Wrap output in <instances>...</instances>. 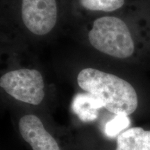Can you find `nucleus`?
<instances>
[{
  "label": "nucleus",
  "mask_w": 150,
  "mask_h": 150,
  "mask_svg": "<svg viewBox=\"0 0 150 150\" xmlns=\"http://www.w3.org/2000/svg\"><path fill=\"white\" fill-rule=\"evenodd\" d=\"M76 80L81 88L116 115L128 116L138 107L136 90L128 81L115 74L88 67L80 71Z\"/></svg>",
  "instance_id": "1"
},
{
  "label": "nucleus",
  "mask_w": 150,
  "mask_h": 150,
  "mask_svg": "<svg viewBox=\"0 0 150 150\" xmlns=\"http://www.w3.org/2000/svg\"><path fill=\"white\" fill-rule=\"evenodd\" d=\"M88 40L95 50L117 59H127L134 52V42L128 26L117 17L96 19L88 33Z\"/></svg>",
  "instance_id": "2"
},
{
  "label": "nucleus",
  "mask_w": 150,
  "mask_h": 150,
  "mask_svg": "<svg viewBox=\"0 0 150 150\" xmlns=\"http://www.w3.org/2000/svg\"><path fill=\"white\" fill-rule=\"evenodd\" d=\"M0 86L17 100L38 105L45 97V83L41 73L34 69H19L4 74Z\"/></svg>",
  "instance_id": "3"
},
{
  "label": "nucleus",
  "mask_w": 150,
  "mask_h": 150,
  "mask_svg": "<svg viewBox=\"0 0 150 150\" xmlns=\"http://www.w3.org/2000/svg\"><path fill=\"white\" fill-rule=\"evenodd\" d=\"M21 13L24 25L37 35L47 34L57 22L56 0H22Z\"/></svg>",
  "instance_id": "4"
},
{
  "label": "nucleus",
  "mask_w": 150,
  "mask_h": 150,
  "mask_svg": "<svg viewBox=\"0 0 150 150\" xmlns=\"http://www.w3.org/2000/svg\"><path fill=\"white\" fill-rule=\"evenodd\" d=\"M19 131L33 150H61L57 142L46 130L40 119L34 115H26L19 121Z\"/></svg>",
  "instance_id": "5"
},
{
  "label": "nucleus",
  "mask_w": 150,
  "mask_h": 150,
  "mask_svg": "<svg viewBox=\"0 0 150 150\" xmlns=\"http://www.w3.org/2000/svg\"><path fill=\"white\" fill-rule=\"evenodd\" d=\"M115 150H150V131L133 127L121 133Z\"/></svg>",
  "instance_id": "6"
},
{
  "label": "nucleus",
  "mask_w": 150,
  "mask_h": 150,
  "mask_svg": "<svg viewBox=\"0 0 150 150\" xmlns=\"http://www.w3.org/2000/svg\"><path fill=\"white\" fill-rule=\"evenodd\" d=\"M100 101L91 95H79L74 99V111L83 121H92L97 117V110L102 107Z\"/></svg>",
  "instance_id": "7"
},
{
  "label": "nucleus",
  "mask_w": 150,
  "mask_h": 150,
  "mask_svg": "<svg viewBox=\"0 0 150 150\" xmlns=\"http://www.w3.org/2000/svg\"><path fill=\"white\" fill-rule=\"evenodd\" d=\"M79 2L87 10L112 12L120 8L125 0H79Z\"/></svg>",
  "instance_id": "8"
},
{
  "label": "nucleus",
  "mask_w": 150,
  "mask_h": 150,
  "mask_svg": "<svg viewBox=\"0 0 150 150\" xmlns=\"http://www.w3.org/2000/svg\"><path fill=\"white\" fill-rule=\"evenodd\" d=\"M130 125V120L127 115H116L105 127V133L109 137H115Z\"/></svg>",
  "instance_id": "9"
}]
</instances>
